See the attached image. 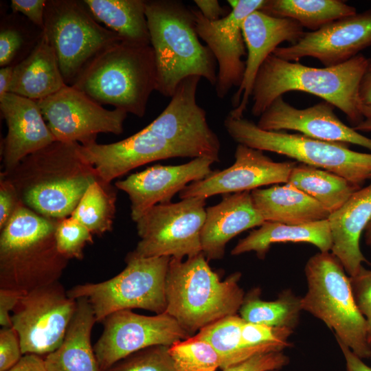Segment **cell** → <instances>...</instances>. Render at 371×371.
Instances as JSON below:
<instances>
[{"label": "cell", "instance_id": "6da1fadb", "mask_svg": "<svg viewBox=\"0 0 371 371\" xmlns=\"http://www.w3.org/2000/svg\"><path fill=\"white\" fill-rule=\"evenodd\" d=\"M16 188L21 202L52 219L70 216L91 183L99 180L80 153V144L55 141L1 174Z\"/></svg>", "mask_w": 371, "mask_h": 371}, {"label": "cell", "instance_id": "7a4b0ae2", "mask_svg": "<svg viewBox=\"0 0 371 371\" xmlns=\"http://www.w3.org/2000/svg\"><path fill=\"white\" fill-rule=\"evenodd\" d=\"M369 61L370 58L359 54L341 65L318 68L271 54L255 78L251 114L260 117L276 98L289 91H302L332 104L353 127L362 120L359 89Z\"/></svg>", "mask_w": 371, "mask_h": 371}, {"label": "cell", "instance_id": "3957f363", "mask_svg": "<svg viewBox=\"0 0 371 371\" xmlns=\"http://www.w3.org/2000/svg\"><path fill=\"white\" fill-rule=\"evenodd\" d=\"M145 14L155 54L156 91L171 98L180 82L190 76L215 86L216 60L199 40L192 8L179 1L147 0Z\"/></svg>", "mask_w": 371, "mask_h": 371}, {"label": "cell", "instance_id": "277c9868", "mask_svg": "<svg viewBox=\"0 0 371 371\" xmlns=\"http://www.w3.org/2000/svg\"><path fill=\"white\" fill-rule=\"evenodd\" d=\"M240 272L224 280L210 267L203 252L186 260L171 258L166 276V313L190 335L239 311L245 294Z\"/></svg>", "mask_w": 371, "mask_h": 371}, {"label": "cell", "instance_id": "5b68a950", "mask_svg": "<svg viewBox=\"0 0 371 371\" xmlns=\"http://www.w3.org/2000/svg\"><path fill=\"white\" fill-rule=\"evenodd\" d=\"M156 85L151 45L122 41L97 54L71 86L100 104L142 117Z\"/></svg>", "mask_w": 371, "mask_h": 371}, {"label": "cell", "instance_id": "8992f818", "mask_svg": "<svg viewBox=\"0 0 371 371\" xmlns=\"http://www.w3.org/2000/svg\"><path fill=\"white\" fill-rule=\"evenodd\" d=\"M307 291L301 308L332 330L338 344L347 346L361 359L371 357L367 324L353 295L350 277L330 251L315 254L304 268Z\"/></svg>", "mask_w": 371, "mask_h": 371}, {"label": "cell", "instance_id": "52a82bcc", "mask_svg": "<svg viewBox=\"0 0 371 371\" xmlns=\"http://www.w3.org/2000/svg\"><path fill=\"white\" fill-rule=\"evenodd\" d=\"M224 126L238 144L286 156L298 163L337 174L360 186L371 178V153L350 150L348 144L316 139L300 133L265 131L243 117L228 115Z\"/></svg>", "mask_w": 371, "mask_h": 371}, {"label": "cell", "instance_id": "ba28073f", "mask_svg": "<svg viewBox=\"0 0 371 371\" xmlns=\"http://www.w3.org/2000/svg\"><path fill=\"white\" fill-rule=\"evenodd\" d=\"M170 259V256L125 259L126 267L115 277L98 283L78 284L67 294L75 300L86 297L97 322L122 310L141 308L156 314L165 313Z\"/></svg>", "mask_w": 371, "mask_h": 371}, {"label": "cell", "instance_id": "9c48e42d", "mask_svg": "<svg viewBox=\"0 0 371 371\" xmlns=\"http://www.w3.org/2000/svg\"><path fill=\"white\" fill-rule=\"evenodd\" d=\"M43 34L54 51L65 82L71 85L104 49L123 41L101 25L82 1L47 0Z\"/></svg>", "mask_w": 371, "mask_h": 371}, {"label": "cell", "instance_id": "30bf717a", "mask_svg": "<svg viewBox=\"0 0 371 371\" xmlns=\"http://www.w3.org/2000/svg\"><path fill=\"white\" fill-rule=\"evenodd\" d=\"M205 200L195 196L151 207L135 222L140 240L125 259L170 256L183 260L201 253Z\"/></svg>", "mask_w": 371, "mask_h": 371}, {"label": "cell", "instance_id": "8fae6325", "mask_svg": "<svg viewBox=\"0 0 371 371\" xmlns=\"http://www.w3.org/2000/svg\"><path fill=\"white\" fill-rule=\"evenodd\" d=\"M56 229L0 235V289L26 293L59 281L68 260L58 250Z\"/></svg>", "mask_w": 371, "mask_h": 371}, {"label": "cell", "instance_id": "7c38bea8", "mask_svg": "<svg viewBox=\"0 0 371 371\" xmlns=\"http://www.w3.org/2000/svg\"><path fill=\"white\" fill-rule=\"evenodd\" d=\"M76 308L77 300L59 281L23 294L11 315L23 354L47 356L56 350Z\"/></svg>", "mask_w": 371, "mask_h": 371}, {"label": "cell", "instance_id": "4fadbf2b", "mask_svg": "<svg viewBox=\"0 0 371 371\" xmlns=\"http://www.w3.org/2000/svg\"><path fill=\"white\" fill-rule=\"evenodd\" d=\"M36 102L56 141L81 145L96 142L100 133L121 134L127 116L122 109L103 108L71 85Z\"/></svg>", "mask_w": 371, "mask_h": 371}, {"label": "cell", "instance_id": "5bb4252c", "mask_svg": "<svg viewBox=\"0 0 371 371\" xmlns=\"http://www.w3.org/2000/svg\"><path fill=\"white\" fill-rule=\"evenodd\" d=\"M102 322L103 332L93 346L101 371L142 349L159 345L170 347L191 337L166 312L148 316L122 310Z\"/></svg>", "mask_w": 371, "mask_h": 371}, {"label": "cell", "instance_id": "9a60e30c", "mask_svg": "<svg viewBox=\"0 0 371 371\" xmlns=\"http://www.w3.org/2000/svg\"><path fill=\"white\" fill-rule=\"evenodd\" d=\"M231 12L209 21L197 9H192L196 32L212 52L218 63L216 93L224 98L234 87H239L244 76L247 55L242 25L253 12L260 10L265 0H229Z\"/></svg>", "mask_w": 371, "mask_h": 371}, {"label": "cell", "instance_id": "2e32d148", "mask_svg": "<svg viewBox=\"0 0 371 371\" xmlns=\"http://www.w3.org/2000/svg\"><path fill=\"white\" fill-rule=\"evenodd\" d=\"M371 45V8L335 21L319 30L304 32L286 47H278L273 54L289 61L312 57L324 67L341 65Z\"/></svg>", "mask_w": 371, "mask_h": 371}, {"label": "cell", "instance_id": "e0dca14e", "mask_svg": "<svg viewBox=\"0 0 371 371\" xmlns=\"http://www.w3.org/2000/svg\"><path fill=\"white\" fill-rule=\"evenodd\" d=\"M234 164L207 177L190 183L179 193L181 199L208 198L218 194L251 191L267 185L286 183L297 161H273L264 151L238 144Z\"/></svg>", "mask_w": 371, "mask_h": 371}, {"label": "cell", "instance_id": "ac0fdd59", "mask_svg": "<svg viewBox=\"0 0 371 371\" xmlns=\"http://www.w3.org/2000/svg\"><path fill=\"white\" fill-rule=\"evenodd\" d=\"M80 153L94 168L99 181L106 185L144 164L161 159L186 157L183 152L163 135L148 126L117 142L80 144Z\"/></svg>", "mask_w": 371, "mask_h": 371}, {"label": "cell", "instance_id": "d6986e66", "mask_svg": "<svg viewBox=\"0 0 371 371\" xmlns=\"http://www.w3.org/2000/svg\"><path fill=\"white\" fill-rule=\"evenodd\" d=\"M335 108L323 100L300 109L289 104L281 96L264 111L256 124L265 131H295L311 138L355 144L371 152V138L344 123L334 112Z\"/></svg>", "mask_w": 371, "mask_h": 371}, {"label": "cell", "instance_id": "ffe728a7", "mask_svg": "<svg viewBox=\"0 0 371 371\" xmlns=\"http://www.w3.org/2000/svg\"><path fill=\"white\" fill-rule=\"evenodd\" d=\"M302 26L289 18L276 17L260 10L249 14L242 25L247 49L243 81L232 99L229 115L240 118L247 107L256 75L267 58L285 41L297 42L304 34Z\"/></svg>", "mask_w": 371, "mask_h": 371}, {"label": "cell", "instance_id": "44dd1931", "mask_svg": "<svg viewBox=\"0 0 371 371\" xmlns=\"http://www.w3.org/2000/svg\"><path fill=\"white\" fill-rule=\"evenodd\" d=\"M213 163L210 159L198 157L177 166L155 165L117 181L115 185L128 194L131 218L136 222L153 206L170 203L175 194L190 183L212 175Z\"/></svg>", "mask_w": 371, "mask_h": 371}, {"label": "cell", "instance_id": "7402d4cb", "mask_svg": "<svg viewBox=\"0 0 371 371\" xmlns=\"http://www.w3.org/2000/svg\"><path fill=\"white\" fill-rule=\"evenodd\" d=\"M8 132L1 146L3 172L12 171L25 157L56 141L36 101L7 93L0 97Z\"/></svg>", "mask_w": 371, "mask_h": 371}, {"label": "cell", "instance_id": "603a6c76", "mask_svg": "<svg viewBox=\"0 0 371 371\" xmlns=\"http://www.w3.org/2000/svg\"><path fill=\"white\" fill-rule=\"evenodd\" d=\"M265 222L253 203L251 191L224 194L218 204L205 208L202 252L207 260L221 259L232 238Z\"/></svg>", "mask_w": 371, "mask_h": 371}, {"label": "cell", "instance_id": "cb8c5ba5", "mask_svg": "<svg viewBox=\"0 0 371 371\" xmlns=\"http://www.w3.org/2000/svg\"><path fill=\"white\" fill-rule=\"evenodd\" d=\"M331 236L330 252L342 264L346 273L355 276L368 262L360 249V238L371 221V178L370 183L357 190L328 218Z\"/></svg>", "mask_w": 371, "mask_h": 371}, {"label": "cell", "instance_id": "d4e9b609", "mask_svg": "<svg viewBox=\"0 0 371 371\" xmlns=\"http://www.w3.org/2000/svg\"><path fill=\"white\" fill-rule=\"evenodd\" d=\"M95 322L88 300L77 299V308L63 342L45 357L49 371H101L91 342Z\"/></svg>", "mask_w": 371, "mask_h": 371}, {"label": "cell", "instance_id": "484cf974", "mask_svg": "<svg viewBox=\"0 0 371 371\" xmlns=\"http://www.w3.org/2000/svg\"><path fill=\"white\" fill-rule=\"evenodd\" d=\"M253 203L265 221L302 225L328 218L319 202L286 183L251 191Z\"/></svg>", "mask_w": 371, "mask_h": 371}, {"label": "cell", "instance_id": "4316f807", "mask_svg": "<svg viewBox=\"0 0 371 371\" xmlns=\"http://www.w3.org/2000/svg\"><path fill=\"white\" fill-rule=\"evenodd\" d=\"M66 85L54 51L43 33L30 54L14 66L8 93L38 101Z\"/></svg>", "mask_w": 371, "mask_h": 371}, {"label": "cell", "instance_id": "83f0119b", "mask_svg": "<svg viewBox=\"0 0 371 371\" xmlns=\"http://www.w3.org/2000/svg\"><path fill=\"white\" fill-rule=\"evenodd\" d=\"M306 243L317 247L319 251H330L332 236L328 219L302 224L288 225L265 221L258 229L240 239L231 251L238 256L250 251L264 259L272 244Z\"/></svg>", "mask_w": 371, "mask_h": 371}, {"label": "cell", "instance_id": "f1b7e54d", "mask_svg": "<svg viewBox=\"0 0 371 371\" xmlns=\"http://www.w3.org/2000/svg\"><path fill=\"white\" fill-rule=\"evenodd\" d=\"M93 17L123 41L150 45L144 0H82Z\"/></svg>", "mask_w": 371, "mask_h": 371}, {"label": "cell", "instance_id": "f546056e", "mask_svg": "<svg viewBox=\"0 0 371 371\" xmlns=\"http://www.w3.org/2000/svg\"><path fill=\"white\" fill-rule=\"evenodd\" d=\"M287 183L316 200L330 214L361 188L337 174L298 162Z\"/></svg>", "mask_w": 371, "mask_h": 371}, {"label": "cell", "instance_id": "4dcf8cb0", "mask_svg": "<svg viewBox=\"0 0 371 371\" xmlns=\"http://www.w3.org/2000/svg\"><path fill=\"white\" fill-rule=\"evenodd\" d=\"M260 10L293 19L311 32L357 12L355 7L341 0H265Z\"/></svg>", "mask_w": 371, "mask_h": 371}, {"label": "cell", "instance_id": "1f68e13d", "mask_svg": "<svg viewBox=\"0 0 371 371\" xmlns=\"http://www.w3.org/2000/svg\"><path fill=\"white\" fill-rule=\"evenodd\" d=\"M302 311L301 297L291 290L281 292L276 300L265 301L256 289L245 295L238 311L245 322L293 330Z\"/></svg>", "mask_w": 371, "mask_h": 371}, {"label": "cell", "instance_id": "d6a6232c", "mask_svg": "<svg viewBox=\"0 0 371 371\" xmlns=\"http://www.w3.org/2000/svg\"><path fill=\"white\" fill-rule=\"evenodd\" d=\"M243 322L240 315H229L203 327L192 337L206 341L213 346L221 357V369L224 370L259 355L243 344Z\"/></svg>", "mask_w": 371, "mask_h": 371}, {"label": "cell", "instance_id": "836d02e7", "mask_svg": "<svg viewBox=\"0 0 371 371\" xmlns=\"http://www.w3.org/2000/svg\"><path fill=\"white\" fill-rule=\"evenodd\" d=\"M116 192L110 184L95 180L89 185L71 216L92 234L112 230L115 214Z\"/></svg>", "mask_w": 371, "mask_h": 371}, {"label": "cell", "instance_id": "e575fe53", "mask_svg": "<svg viewBox=\"0 0 371 371\" xmlns=\"http://www.w3.org/2000/svg\"><path fill=\"white\" fill-rule=\"evenodd\" d=\"M43 31L23 16L15 12L1 17L0 25V66H14L36 47Z\"/></svg>", "mask_w": 371, "mask_h": 371}, {"label": "cell", "instance_id": "d590c367", "mask_svg": "<svg viewBox=\"0 0 371 371\" xmlns=\"http://www.w3.org/2000/svg\"><path fill=\"white\" fill-rule=\"evenodd\" d=\"M175 371H216L221 368V359L206 341L190 337L169 347Z\"/></svg>", "mask_w": 371, "mask_h": 371}, {"label": "cell", "instance_id": "8d00e7d4", "mask_svg": "<svg viewBox=\"0 0 371 371\" xmlns=\"http://www.w3.org/2000/svg\"><path fill=\"white\" fill-rule=\"evenodd\" d=\"M293 330L289 328L273 327L260 324L243 322L241 340L245 348L257 354L282 352L291 347L288 341Z\"/></svg>", "mask_w": 371, "mask_h": 371}, {"label": "cell", "instance_id": "74e56055", "mask_svg": "<svg viewBox=\"0 0 371 371\" xmlns=\"http://www.w3.org/2000/svg\"><path fill=\"white\" fill-rule=\"evenodd\" d=\"M169 346H154L133 352L105 371H175Z\"/></svg>", "mask_w": 371, "mask_h": 371}, {"label": "cell", "instance_id": "f35d334b", "mask_svg": "<svg viewBox=\"0 0 371 371\" xmlns=\"http://www.w3.org/2000/svg\"><path fill=\"white\" fill-rule=\"evenodd\" d=\"M55 237L58 251L68 260H82L85 247L93 242L91 232L71 216L58 221Z\"/></svg>", "mask_w": 371, "mask_h": 371}, {"label": "cell", "instance_id": "ab89813d", "mask_svg": "<svg viewBox=\"0 0 371 371\" xmlns=\"http://www.w3.org/2000/svg\"><path fill=\"white\" fill-rule=\"evenodd\" d=\"M350 281L357 306L366 322L367 339L371 347V269L363 267L357 275L350 277Z\"/></svg>", "mask_w": 371, "mask_h": 371}, {"label": "cell", "instance_id": "60d3db41", "mask_svg": "<svg viewBox=\"0 0 371 371\" xmlns=\"http://www.w3.org/2000/svg\"><path fill=\"white\" fill-rule=\"evenodd\" d=\"M289 363V358L282 351L256 355L244 361L228 367L223 371H271L279 370Z\"/></svg>", "mask_w": 371, "mask_h": 371}, {"label": "cell", "instance_id": "b9f144b4", "mask_svg": "<svg viewBox=\"0 0 371 371\" xmlns=\"http://www.w3.org/2000/svg\"><path fill=\"white\" fill-rule=\"evenodd\" d=\"M23 355L16 330L13 327H2L0 330V371L11 368Z\"/></svg>", "mask_w": 371, "mask_h": 371}, {"label": "cell", "instance_id": "7bdbcfd3", "mask_svg": "<svg viewBox=\"0 0 371 371\" xmlns=\"http://www.w3.org/2000/svg\"><path fill=\"white\" fill-rule=\"evenodd\" d=\"M21 201L13 184L7 178H0V230L9 221Z\"/></svg>", "mask_w": 371, "mask_h": 371}, {"label": "cell", "instance_id": "ee69618b", "mask_svg": "<svg viewBox=\"0 0 371 371\" xmlns=\"http://www.w3.org/2000/svg\"><path fill=\"white\" fill-rule=\"evenodd\" d=\"M46 0H12V12L19 13L43 31Z\"/></svg>", "mask_w": 371, "mask_h": 371}, {"label": "cell", "instance_id": "f6af8a7d", "mask_svg": "<svg viewBox=\"0 0 371 371\" xmlns=\"http://www.w3.org/2000/svg\"><path fill=\"white\" fill-rule=\"evenodd\" d=\"M23 293L0 289V324L2 327H12L10 313L14 310Z\"/></svg>", "mask_w": 371, "mask_h": 371}, {"label": "cell", "instance_id": "bcb514c9", "mask_svg": "<svg viewBox=\"0 0 371 371\" xmlns=\"http://www.w3.org/2000/svg\"><path fill=\"white\" fill-rule=\"evenodd\" d=\"M6 371H49L45 358L34 354L23 355L21 359Z\"/></svg>", "mask_w": 371, "mask_h": 371}, {"label": "cell", "instance_id": "7dc6e473", "mask_svg": "<svg viewBox=\"0 0 371 371\" xmlns=\"http://www.w3.org/2000/svg\"><path fill=\"white\" fill-rule=\"evenodd\" d=\"M194 2L203 16L209 21H217L227 15H224L225 10L216 0H195Z\"/></svg>", "mask_w": 371, "mask_h": 371}, {"label": "cell", "instance_id": "c3c4849f", "mask_svg": "<svg viewBox=\"0 0 371 371\" xmlns=\"http://www.w3.org/2000/svg\"><path fill=\"white\" fill-rule=\"evenodd\" d=\"M338 344L345 359V371H371V366L366 364L363 359L355 355L347 346L342 344Z\"/></svg>", "mask_w": 371, "mask_h": 371}, {"label": "cell", "instance_id": "681fc988", "mask_svg": "<svg viewBox=\"0 0 371 371\" xmlns=\"http://www.w3.org/2000/svg\"><path fill=\"white\" fill-rule=\"evenodd\" d=\"M359 95L363 106H371V58L361 78Z\"/></svg>", "mask_w": 371, "mask_h": 371}, {"label": "cell", "instance_id": "f907efd6", "mask_svg": "<svg viewBox=\"0 0 371 371\" xmlns=\"http://www.w3.org/2000/svg\"><path fill=\"white\" fill-rule=\"evenodd\" d=\"M14 66L2 67L0 69V97L8 93L11 84Z\"/></svg>", "mask_w": 371, "mask_h": 371}, {"label": "cell", "instance_id": "816d5d0a", "mask_svg": "<svg viewBox=\"0 0 371 371\" xmlns=\"http://www.w3.org/2000/svg\"><path fill=\"white\" fill-rule=\"evenodd\" d=\"M362 120L352 128L358 132L371 133V106H362Z\"/></svg>", "mask_w": 371, "mask_h": 371}, {"label": "cell", "instance_id": "f5cc1de1", "mask_svg": "<svg viewBox=\"0 0 371 371\" xmlns=\"http://www.w3.org/2000/svg\"><path fill=\"white\" fill-rule=\"evenodd\" d=\"M365 243L371 249V221L367 225L364 231Z\"/></svg>", "mask_w": 371, "mask_h": 371}, {"label": "cell", "instance_id": "db71d44e", "mask_svg": "<svg viewBox=\"0 0 371 371\" xmlns=\"http://www.w3.org/2000/svg\"><path fill=\"white\" fill-rule=\"evenodd\" d=\"M271 371H279V370H271Z\"/></svg>", "mask_w": 371, "mask_h": 371}, {"label": "cell", "instance_id": "11a10c76", "mask_svg": "<svg viewBox=\"0 0 371 371\" xmlns=\"http://www.w3.org/2000/svg\"><path fill=\"white\" fill-rule=\"evenodd\" d=\"M370 359H371V357H370Z\"/></svg>", "mask_w": 371, "mask_h": 371}]
</instances>
